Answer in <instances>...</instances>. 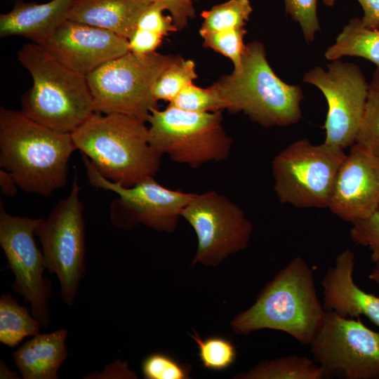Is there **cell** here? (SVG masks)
I'll list each match as a JSON object with an SVG mask.
<instances>
[{"instance_id":"obj_1","label":"cell","mask_w":379,"mask_h":379,"mask_svg":"<svg viewBox=\"0 0 379 379\" xmlns=\"http://www.w3.org/2000/svg\"><path fill=\"white\" fill-rule=\"evenodd\" d=\"M76 149L72 133L1 107L0 166L11 173L22 190L48 197L63 187L69 160Z\"/></svg>"},{"instance_id":"obj_2","label":"cell","mask_w":379,"mask_h":379,"mask_svg":"<svg viewBox=\"0 0 379 379\" xmlns=\"http://www.w3.org/2000/svg\"><path fill=\"white\" fill-rule=\"evenodd\" d=\"M312 269L303 258H293L260 292L255 302L232 321L234 332L248 335L260 329L283 331L310 345L324 317Z\"/></svg>"},{"instance_id":"obj_3","label":"cell","mask_w":379,"mask_h":379,"mask_svg":"<svg viewBox=\"0 0 379 379\" xmlns=\"http://www.w3.org/2000/svg\"><path fill=\"white\" fill-rule=\"evenodd\" d=\"M72 136L104 178L123 187L154 177L159 169L162 156L150 145L145 121L136 117L93 112Z\"/></svg>"},{"instance_id":"obj_4","label":"cell","mask_w":379,"mask_h":379,"mask_svg":"<svg viewBox=\"0 0 379 379\" xmlns=\"http://www.w3.org/2000/svg\"><path fill=\"white\" fill-rule=\"evenodd\" d=\"M18 56L33 81L20 98L21 112L27 117L51 129L72 133L94 112L86 76L34 43L24 44Z\"/></svg>"},{"instance_id":"obj_5","label":"cell","mask_w":379,"mask_h":379,"mask_svg":"<svg viewBox=\"0 0 379 379\" xmlns=\"http://www.w3.org/2000/svg\"><path fill=\"white\" fill-rule=\"evenodd\" d=\"M232 113L243 112L265 127L287 126L301 118L303 93L279 79L268 63L262 43L246 46L242 67L212 85Z\"/></svg>"},{"instance_id":"obj_6","label":"cell","mask_w":379,"mask_h":379,"mask_svg":"<svg viewBox=\"0 0 379 379\" xmlns=\"http://www.w3.org/2000/svg\"><path fill=\"white\" fill-rule=\"evenodd\" d=\"M178 55L128 53L105 63L86 76L94 112L119 113L147 122L157 107L154 86L162 73L180 61Z\"/></svg>"},{"instance_id":"obj_7","label":"cell","mask_w":379,"mask_h":379,"mask_svg":"<svg viewBox=\"0 0 379 379\" xmlns=\"http://www.w3.org/2000/svg\"><path fill=\"white\" fill-rule=\"evenodd\" d=\"M222 110L196 112L168 105L151 111L149 140L161 156L199 168L228 158L233 140L222 126Z\"/></svg>"},{"instance_id":"obj_8","label":"cell","mask_w":379,"mask_h":379,"mask_svg":"<svg viewBox=\"0 0 379 379\" xmlns=\"http://www.w3.org/2000/svg\"><path fill=\"white\" fill-rule=\"evenodd\" d=\"M343 149L325 142L296 140L272 161L274 190L279 201L300 208H328Z\"/></svg>"},{"instance_id":"obj_9","label":"cell","mask_w":379,"mask_h":379,"mask_svg":"<svg viewBox=\"0 0 379 379\" xmlns=\"http://www.w3.org/2000/svg\"><path fill=\"white\" fill-rule=\"evenodd\" d=\"M81 187L74 177L69 195L60 200L35 230L41 245L44 266L58 277L62 300L72 305L85 274L84 206Z\"/></svg>"},{"instance_id":"obj_10","label":"cell","mask_w":379,"mask_h":379,"mask_svg":"<svg viewBox=\"0 0 379 379\" xmlns=\"http://www.w3.org/2000/svg\"><path fill=\"white\" fill-rule=\"evenodd\" d=\"M310 351L325 378H379V331L357 319L325 311Z\"/></svg>"},{"instance_id":"obj_11","label":"cell","mask_w":379,"mask_h":379,"mask_svg":"<svg viewBox=\"0 0 379 379\" xmlns=\"http://www.w3.org/2000/svg\"><path fill=\"white\" fill-rule=\"evenodd\" d=\"M82 159L89 183L118 195L110 208L113 224L130 229L142 223L158 231L173 232L181 213L194 193L173 190L149 177L131 187H125L104 178L85 155Z\"/></svg>"},{"instance_id":"obj_12","label":"cell","mask_w":379,"mask_h":379,"mask_svg":"<svg viewBox=\"0 0 379 379\" xmlns=\"http://www.w3.org/2000/svg\"><path fill=\"white\" fill-rule=\"evenodd\" d=\"M197 237L193 264L215 266L228 255L246 248L253 224L244 211L215 190L195 194L181 213Z\"/></svg>"},{"instance_id":"obj_13","label":"cell","mask_w":379,"mask_h":379,"mask_svg":"<svg viewBox=\"0 0 379 379\" xmlns=\"http://www.w3.org/2000/svg\"><path fill=\"white\" fill-rule=\"evenodd\" d=\"M326 71L316 66L307 71L303 82L324 94L328 112L324 128L326 144L345 149L356 142L363 119L368 84L361 69L352 62L335 60Z\"/></svg>"},{"instance_id":"obj_14","label":"cell","mask_w":379,"mask_h":379,"mask_svg":"<svg viewBox=\"0 0 379 379\" xmlns=\"http://www.w3.org/2000/svg\"><path fill=\"white\" fill-rule=\"evenodd\" d=\"M40 220L11 215L0 202V246L14 274L13 290L30 304L32 316L46 328L50 322L51 282L43 277L44 257L34 239Z\"/></svg>"},{"instance_id":"obj_15","label":"cell","mask_w":379,"mask_h":379,"mask_svg":"<svg viewBox=\"0 0 379 379\" xmlns=\"http://www.w3.org/2000/svg\"><path fill=\"white\" fill-rule=\"evenodd\" d=\"M328 208L350 223L379 210V155L355 142L336 176Z\"/></svg>"},{"instance_id":"obj_16","label":"cell","mask_w":379,"mask_h":379,"mask_svg":"<svg viewBox=\"0 0 379 379\" xmlns=\"http://www.w3.org/2000/svg\"><path fill=\"white\" fill-rule=\"evenodd\" d=\"M42 46L66 67L86 77L130 51L128 39L111 31L68 19Z\"/></svg>"},{"instance_id":"obj_17","label":"cell","mask_w":379,"mask_h":379,"mask_svg":"<svg viewBox=\"0 0 379 379\" xmlns=\"http://www.w3.org/2000/svg\"><path fill=\"white\" fill-rule=\"evenodd\" d=\"M354 253L345 248L339 253L334 265L328 268L322 280L323 307L342 317L363 315L379 327V296L360 288L354 280Z\"/></svg>"},{"instance_id":"obj_18","label":"cell","mask_w":379,"mask_h":379,"mask_svg":"<svg viewBox=\"0 0 379 379\" xmlns=\"http://www.w3.org/2000/svg\"><path fill=\"white\" fill-rule=\"evenodd\" d=\"M72 2L73 0H52L39 4L18 0L10 12L0 15V36H23L44 46L68 19Z\"/></svg>"},{"instance_id":"obj_19","label":"cell","mask_w":379,"mask_h":379,"mask_svg":"<svg viewBox=\"0 0 379 379\" xmlns=\"http://www.w3.org/2000/svg\"><path fill=\"white\" fill-rule=\"evenodd\" d=\"M149 4L147 0H73L68 20L105 29L128 39Z\"/></svg>"},{"instance_id":"obj_20","label":"cell","mask_w":379,"mask_h":379,"mask_svg":"<svg viewBox=\"0 0 379 379\" xmlns=\"http://www.w3.org/2000/svg\"><path fill=\"white\" fill-rule=\"evenodd\" d=\"M66 329L36 334L14 353L13 361L24 379H58L67 356Z\"/></svg>"},{"instance_id":"obj_21","label":"cell","mask_w":379,"mask_h":379,"mask_svg":"<svg viewBox=\"0 0 379 379\" xmlns=\"http://www.w3.org/2000/svg\"><path fill=\"white\" fill-rule=\"evenodd\" d=\"M327 60H335L343 56L365 58L379 67V29H370L361 18H354L343 27L335 42L324 53Z\"/></svg>"},{"instance_id":"obj_22","label":"cell","mask_w":379,"mask_h":379,"mask_svg":"<svg viewBox=\"0 0 379 379\" xmlns=\"http://www.w3.org/2000/svg\"><path fill=\"white\" fill-rule=\"evenodd\" d=\"M237 378L244 379H323L321 368L313 359L291 354L264 360Z\"/></svg>"},{"instance_id":"obj_23","label":"cell","mask_w":379,"mask_h":379,"mask_svg":"<svg viewBox=\"0 0 379 379\" xmlns=\"http://www.w3.org/2000/svg\"><path fill=\"white\" fill-rule=\"evenodd\" d=\"M41 324L10 294L0 298V342L10 347L39 333Z\"/></svg>"},{"instance_id":"obj_24","label":"cell","mask_w":379,"mask_h":379,"mask_svg":"<svg viewBox=\"0 0 379 379\" xmlns=\"http://www.w3.org/2000/svg\"><path fill=\"white\" fill-rule=\"evenodd\" d=\"M253 11L249 0H229L204 11L199 32H218L243 28Z\"/></svg>"},{"instance_id":"obj_25","label":"cell","mask_w":379,"mask_h":379,"mask_svg":"<svg viewBox=\"0 0 379 379\" xmlns=\"http://www.w3.org/2000/svg\"><path fill=\"white\" fill-rule=\"evenodd\" d=\"M356 142L379 155V67L368 84V95Z\"/></svg>"},{"instance_id":"obj_26","label":"cell","mask_w":379,"mask_h":379,"mask_svg":"<svg viewBox=\"0 0 379 379\" xmlns=\"http://www.w3.org/2000/svg\"><path fill=\"white\" fill-rule=\"evenodd\" d=\"M197 77L194 61L182 58L159 77L154 86L153 95L157 100H163L170 102Z\"/></svg>"},{"instance_id":"obj_27","label":"cell","mask_w":379,"mask_h":379,"mask_svg":"<svg viewBox=\"0 0 379 379\" xmlns=\"http://www.w3.org/2000/svg\"><path fill=\"white\" fill-rule=\"evenodd\" d=\"M246 30L243 28L218 32H199L204 46L229 58L234 64V72L242 67V56L246 49L244 36Z\"/></svg>"},{"instance_id":"obj_28","label":"cell","mask_w":379,"mask_h":379,"mask_svg":"<svg viewBox=\"0 0 379 379\" xmlns=\"http://www.w3.org/2000/svg\"><path fill=\"white\" fill-rule=\"evenodd\" d=\"M199 347L200 361L205 368L221 371L230 366L236 359L237 352L231 341L220 337L202 340L192 335Z\"/></svg>"},{"instance_id":"obj_29","label":"cell","mask_w":379,"mask_h":379,"mask_svg":"<svg viewBox=\"0 0 379 379\" xmlns=\"http://www.w3.org/2000/svg\"><path fill=\"white\" fill-rule=\"evenodd\" d=\"M176 108L196 112H215L225 109V105L216 91L210 86L202 88L191 83L169 102Z\"/></svg>"},{"instance_id":"obj_30","label":"cell","mask_w":379,"mask_h":379,"mask_svg":"<svg viewBox=\"0 0 379 379\" xmlns=\"http://www.w3.org/2000/svg\"><path fill=\"white\" fill-rule=\"evenodd\" d=\"M142 371L147 379H186L190 378L188 366L178 363L162 353L147 357L142 364Z\"/></svg>"},{"instance_id":"obj_31","label":"cell","mask_w":379,"mask_h":379,"mask_svg":"<svg viewBox=\"0 0 379 379\" xmlns=\"http://www.w3.org/2000/svg\"><path fill=\"white\" fill-rule=\"evenodd\" d=\"M317 0H284L285 11L298 22L307 44L314 41L321 30L317 13Z\"/></svg>"},{"instance_id":"obj_32","label":"cell","mask_w":379,"mask_h":379,"mask_svg":"<svg viewBox=\"0 0 379 379\" xmlns=\"http://www.w3.org/2000/svg\"><path fill=\"white\" fill-rule=\"evenodd\" d=\"M350 237L355 244L371 251V260L379 263V210L369 218L351 223Z\"/></svg>"},{"instance_id":"obj_33","label":"cell","mask_w":379,"mask_h":379,"mask_svg":"<svg viewBox=\"0 0 379 379\" xmlns=\"http://www.w3.org/2000/svg\"><path fill=\"white\" fill-rule=\"evenodd\" d=\"M166 9V6L161 1L150 3L140 15L137 28L154 32L163 36L177 31L171 15H163L162 12Z\"/></svg>"},{"instance_id":"obj_34","label":"cell","mask_w":379,"mask_h":379,"mask_svg":"<svg viewBox=\"0 0 379 379\" xmlns=\"http://www.w3.org/2000/svg\"><path fill=\"white\" fill-rule=\"evenodd\" d=\"M163 36L146 29L136 28L128 39L130 51L138 55L156 52L162 42Z\"/></svg>"},{"instance_id":"obj_35","label":"cell","mask_w":379,"mask_h":379,"mask_svg":"<svg viewBox=\"0 0 379 379\" xmlns=\"http://www.w3.org/2000/svg\"><path fill=\"white\" fill-rule=\"evenodd\" d=\"M149 2L161 1L168 10L178 30L187 26L188 20L196 15L192 0H147Z\"/></svg>"},{"instance_id":"obj_36","label":"cell","mask_w":379,"mask_h":379,"mask_svg":"<svg viewBox=\"0 0 379 379\" xmlns=\"http://www.w3.org/2000/svg\"><path fill=\"white\" fill-rule=\"evenodd\" d=\"M357 1L364 12L361 20L365 27L370 29H379V0Z\"/></svg>"},{"instance_id":"obj_37","label":"cell","mask_w":379,"mask_h":379,"mask_svg":"<svg viewBox=\"0 0 379 379\" xmlns=\"http://www.w3.org/2000/svg\"><path fill=\"white\" fill-rule=\"evenodd\" d=\"M98 375H100L99 378H123L121 376L128 378V375L133 378V373L128 371L127 365L119 362V361H114V364L107 366L105 369Z\"/></svg>"},{"instance_id":"obj_38","label":"cell","mask_w":379,"mask_h":379,"mask_svg":"<svg viewBox=\"0 0 379 379\" xmlns=\"http://www.w3.org/2000/svg\"><path fill=\"white\" fill-rule=\"evenodd\" d=\"M0 186L2 194L6 197H14L18 193V185L9 172L2 168L0 170Z\"/></svg>"},{"instance_id":"obj_39","label":"cell","mask_w":379,"mask_h":379,"mask_svg":"<svg viewBox=\"0 0 379 379\" xmlns=\"http://www.w3.org/2000/svg\"><path fill=\"white\" fill-rule=\"evenodd\" d=\"M1 361V366H0V378H19L17 377L15 373L12 372L7 366L2 361Z\"/></svg>"},{"instance_id":"obj_40","label":"cell","mask_w":379,"mask_h":379,"mask_svg":"<svg viewBox=\"0 0 379 379\" xmlns=\"http://www.w3.org/2000/svg\"><path fill=\"white\" fill-rule=\"evenodd\" d=\"M368 279L379 285V263L373 268L368 274Z\"/></svg>"},{"instance_id":"obj_41","label":"cell","mask_w":379,"mask_h":379,"mask_svg":"<svg viewBox=\"0 0 379 379\" xmlns=\"http://www.w3.org/2000/svg\"><path fill=\"white\" fill-rule=\"evenodd\" d=\"M336 0H322L323 3L327 6H333Z\"/></svg>"}]
</instances>
